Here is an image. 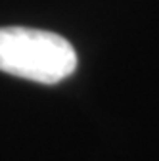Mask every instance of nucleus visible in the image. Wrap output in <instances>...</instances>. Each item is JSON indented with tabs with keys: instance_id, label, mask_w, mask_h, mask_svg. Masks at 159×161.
Listing matches in <instances>:
<instances>
[{
	"instance_id": "obj_1",
	"label": "nucleus",
	"mask_w": 159,
	"mask_h": 161,
	"mask_svg": "<svg viewBox=\"0 0 159 161\" xmlns=\"http://www.w3.org/2000/svg\"><path fill=\"white\" fill-rule=\"evenodd\" d=\"M77 69L67 38L29 27H0V71L41 85H58Z\"/></svg>"
}]
</instances>
